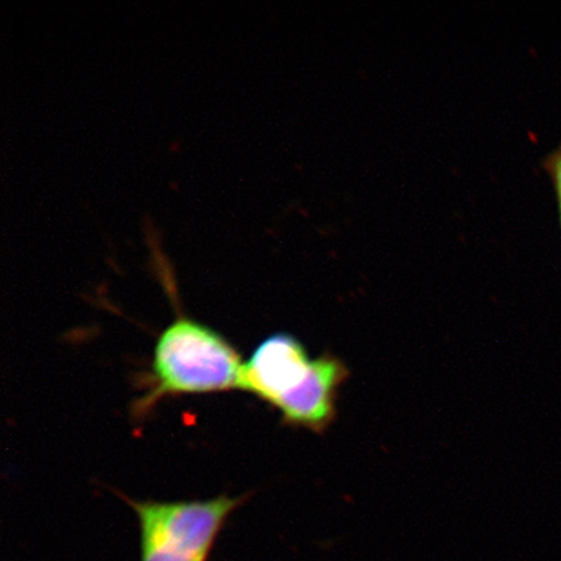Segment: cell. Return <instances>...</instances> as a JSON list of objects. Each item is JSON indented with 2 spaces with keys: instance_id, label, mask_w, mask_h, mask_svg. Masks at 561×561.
I'll return each mask as SVG.
<instances>
[{
  "instance_id": "1",
  "label": "cell",
  "mask_w": 561,
  "mask_h": 561,
  "mask_svg": "<svg viewBox=\"0 0 561 561\" xmlns=\"http://www.w3.org/2000/svg\"><path fill=\"white\" fill-rule=\"evenodd\" d=\"M242 367L240 354L220 333L180 316L159 335L150 391L137 402V415L165 397L240 389Z\"/></svg>"
},
{
  "instance_id": "2",
  "label": "cell",
  "mask_w": 561,
  "mask_h": 561,
  "mask_svg": "<svg viewBox=\"0 0 561 561\" xmlns=\"http://www.w3.org/2000/svg\"><path fill=\"white\" fill-rule=\"evenodd\" d=\"M249 495L206 501L137 502L140 561H208L229 517Z\"/></svg>"
},
{
  "instance_id": "3",
  "label": "cell",
  "mask_w": 561,
  "mask_h": 561,
  "mask_svg": "<svg viewBox=\"0 0 561 561\" xmlns=\"http://www.w3.org/2000/svg\"><path fill=\"white\" fill-rule=\"evenodd\" d=\"M314 369L316 359L296 336L272 334L243 363L240 389L275 407L284 416L305 392Z\"/></svg>"
},
{
  "instance_id": "4",
  "label": "cell",
  "mask_w": 561,
  "mask_h": 561,
  "mask_svg": "<svg viewBox=\"0 0 561 561\" xmlns=\"http://www.w3.org/2000/svg\"><path fill=\"white\" fill-rule=\"evenodd\" d=\"M546 170L550 172L553 185L557 188L560 220H561V145L545 160Z\"/></svg>"
}]
</instances>
